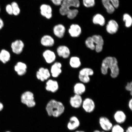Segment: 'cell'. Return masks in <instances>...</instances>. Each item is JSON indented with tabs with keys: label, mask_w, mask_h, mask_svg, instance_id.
Returning a JSON list of instances; mask_svg holds the SVG:
<instances>
[{
	"label": "cell",
	"mask_w": 132,
	"mask_h": 132,
	"mask_svg": "<svg viewBox=\"0 0 132 132\" xmlns=\"http://www.w3.org/2000/svg\"><path fill=\"white\" fill-rule=\"evenodd\" d=\"M109 70H110V76L113 78L118 77L120 73V69L118 62L116 57L112 56L105 57L102 61L101 71L104 75L108 73Z\"/></svg>",
	"instance_id": "cell-1"
},
{
	"label": "cell",
	"mask_w": 132,
	"mask_h": 132,
	"mask_svg": "<svg viewBox=\"0 0 132 132\" xmlns=\"http://www.w3.org/2000/svg\"><path fill=\"white\" fill-rule=\"evenodd\" d=\"M46 110L49 116L57 118L64 113L65 107L62 102L52 100L47 104Z\"/></svg>",
	"instance_id": "cell-2"
},
{
	"label": "cell",
	"mask_w": 132,
	"mask_h": 132,
	"mask_svg": "<svg viewBox=\"0 0 132 132\" xmlns=\"http://www.w3.org/2000/svg\"><path fill=\"white\" fill-rule=\"evenodd\" d=\"M80 6V0H63L59 12L62 16L67 15V13L71 9L70 8H78Z\"/></svg>",
	"instance_id": "cell-3"
},
{
	"label": "cell",
	"mask_w": 132,
	"mask_h": 132,
	"mask_svg": "<svg viewBox=\"0 0 132 132\" xmlns=\"http://www.w3.org/2000/svg\"><path fill=\"white\" fill-rule=\"evenodd\" d=\"M21 101L29 108H32L36 105L34 94L29 91L22 94L21 97Z\"/></svg>",
	"instance_id": "cell-4"
},
{
	"label": "cell",
	"mask_w": 132,
	"mask_h": 132,
	"mask_svg": "<svg viewBox=\"0 0 132 132\" xmlns=\"http://www.w3.org/2000/svg\"><path fill=\"white\" fill-rule=\"evenodd\" d=\"M81 106L84 111L88 113H92L95 108L94 101L92 99L89 98H86L83 100Z\"/></svg>",
	"instance_id": "cell-5"
},
{
	"label": "cell",
	"mask_w": 132,
	"mask_h": 132,
	"mask_svg": "<svg viewBox=\"0 0 132 132\" xmlns=\"http://www.w3.org/2000/svg\"><path fill=\"white\" fill-rule=\"evenodd\" d=\"M99 123L101 128L105 132L110 131L113 125L108 118L104 116L99 118Z\"/></svg>",
	"instance_id": "cell-6"
},
{
	"label": "cell",
	"mask_w": 132,
	"mask_h": 132,
	"mask_svg": "<svg viewBox=\"0 0 132 132\" xmlns=\"http://www.w3.org/2000/svg\"><path fill=\"white\" fill-rule=\"evenodd\" d=\"M95 45V50L97 53L102 52L103 49L104 40L102 36L98 35H95L92 36Z\"/></svg>",
	"instance_id": "cell-7"
},
{
	"label": "cell",
	"mask_w": 132,
	"mask_h": 132,
	"mask_svg": "<svg viewBox=\"0 0 132 132\" xmlns=\"http://www.w3.org/2000/svg\"><path fill=\"white\" fill-rule=\"evenodd\" d=\"M40 13L41 15L48 19H51L52 16V7L49 5L44 4L40 7Z\"/></svg>",
	"instance_id": "cell-8"
},
{
	"label": "cell",
	"mask_w": 132,
	"mask_h": 132,
	"mask_svg": "<svg viewBox=\"0 0 132 132\" xmlns=\"http://www.w3.org/2000/svg\"><path fill=\"white\" fill-rule=\"evenodd\" d=\"M11 47L13 53L19 54L22 52L24 47V44L22 40L17 39L12 43Z\"/></svg>",
	"instance_id": "cell-9"
},
{
	"label": "cell",
	"mask_w": 132,
	"mask_h": 132,
	"mask_svg": "<svg viewBox=\"0 0 132 132\" xmlns=\"http://www.w3.org/2000/svg\"><path fill=\"white\" fill-rule=\"evenodd\" d=\"M80 125V121L78 118L76 116H72L70 117L67 124V127L68 129L70 131H74L77 129Z\"/></svg>",
	"instance_id": "cell-10"
},
{
	"label": "cell",
	"mask_w": 132,
	"mask_h": 132,
	"mask_svg": "<svg viewBox=\"0 0 132 132\" xmlns=\"http://www.w3.org/2000/svg\"><path fill=\"white\" fill-rule=\"evenodd\" d=\"M119 26L118 23L113 19L110 20L108 21L106 26V30L110 34L116 33L118 30Z\"/></svg>",
	"instance_id": "cell-11"
},
{
	"label": "cell",
	"mask_w": 132,
	"mask_h": 132,
	"mask_svg": "<svg viewBox=\"0 0 132 132\" xmlns=\"http://www.w3.org/2000/svg\"><path fill=\"white\" fill-rule=\"evenodd\" d=\"M51 74L48 69L43 67L39 69L36 73L37 78L42 81L47 80L50 77Z\"/></svg>",
	"instance_id": "cell-12"
},
{
	"label": "cell",
	"mask_w": 132,
	"mask_h": 132,
	"mask_svg": "<svg viewBox=\"0 0 132 132\" xmlns=\"http://www.w3.org/2000/svg\"><path fill=\"white\" fill-rule=\"evenodd\" d=\"M68 32L71 37L73 38L78 37L81 34V27L78 24H72L71 25L69 29Z\"/></svg>",
	"instance_id": "cell-13"
},
{
	"label": "cell",
	"mask_w": 132,
	"mask_h": 132,
	"mask_svg": "<svg viewBox=\"0 0 132 132\" xmlns=\"http://www.w3.org/2000/svg\"><path fill=\"white\" fill-rule=\"evenodd\" d=\"M83 101L81 95H75L71 97L70 103L71 106L74 108L78 109L81 106Z\"/></svg>",
	"instance_id": "cell-14"
},
{
	"label": "cell",
	"mask_w": 132,
	"mask_h": 132,
	"mask_svg": "<svg viewBox=\"0 0 132 132\" xmlns=\"http://www.w3.org/2000/svg\"><path fill=\"white\" fill-rule=\"evenodd\" d=\"M57 53L59 57L64 59H67L70 56V51L67 46L65 45L59 46L57 49Z\"/></svg>",
	"instance_id": "cell-15"
},
{
	"label": "cell",
	"mask_w": 132,
	"mask_h": 132,
	"mask_svg": "<svg viewBox=\"0 0 132 132\" xmlns=\"http://www.w3.org/2000/svg\"><path fill=\"white\" fill-rule=\"evenodd\" d=\"M66 29L65 26L62 24L56 25L53 28L54 34L56 37L62 38L65 35Z\"/></svg>",
	"instance_id": "cell-16"
},
{
	"label": "cell",
	"mask_w": 132,
	"mask_h": 132,
	"mask_svg": "<svg viewBox=\"0 0 132 132\" xmlns=\"http://www.w3.org/2000/svg\"><path fill=\"white\" fill-rule=\"evenodd\" d=\"M113 118L116 123L120 125L125 122L127 116L124 112L122 110H118L115 112Z\"/></svg>",
	"instance_id": "cell-17"
},
{
	"label": "cell",
	"mask_w": 132,
	"mask_h": 132,
	"mask_svg": "<svg viewBox=\"0 0 132 132\" xmlns=\"http://www.w3.org/2000/svg\"><path fill=\"white\" fill-rule=\"evenodd\" d=\"M62 64L59 62H56L53 65L51 69L53 77L56 78L59 76L62 72Z\"/></svg>",
	"instance_id": "cell-18"
},
{
	"label": "cell",
	"mask_w": 132,
	"mask_h": 132,
	"mask_svg": "<svg viewBox=\"0 0 132 132\" xmlns=\"http://www.w3.org/2000/svg\"><path fill=\"white\" fill-rule=\"evenodd\" d=\"M43 56L46 62L49 64L54 62L56 58L55 53L53 51L50 50L44 51L43 54Z\"/></svg>",
	"instance_id": "cell-19"
},
{
	"label": "cell",
	"mask_w": 132,
	"mask_h": 132,
	"mask_svg": "<svg viewBox=\"0 0 132 132\" xmlns=\"http://www.w3.org/2000/svg\"><path fill=\"white\" fill-rule=\"evenodd\" d=\"M45 88L48 91L54 93L59 89L58 83L56 81L49 80L46 82Z\"/></svg>",
	"instance_id": "cell-20"
},
{
	"label": "cell",
	"mask_w": 132,
	"mask_h": 132,
	"mask_svg": "<svg viewBox=\"0 0 132 132\" xmlns=\"http://www.w3.org/2000/svg\"><path fill=\"white\" fill-rule=\"evenodd\" d=\"M54 39L52 36L46 35L41 38L40 43L43 46L46 47H51L54 44Z\"/></svg>",
	"instance_id": "cell-21"
},
{
	"label": "cell",
	"mask_w": 132,
	"mask_h": 132,
	"mask_svg": "<svg viewBox=\"0 0 132 132\" xmlns=\"http://www.w3.org/2000/svg\"><path fill=\"white\" fill-rule=\"evenodd\" d=\"M14 69L18 75L22 76L27 72V66L24 63L19 62L15 66Z\"/></svg>",
	"instance_id": "cell-22"
},
{
	"label": "cell",
	"mask_w": 132,
	"mask_h": 132,
	"mask_svg": "<svg viewBox=\"0 0 132 132\" xmlns=\"http://www.w3.org/2000/svg\"><path fill=\"white\" fill-rule=\"evenodd\" d=\"M73 90L75 94L81 95L86 90V87L82 82H77L74 86Z\"/></svg>",
	"instance_id": "cell-23"
},
{
	"label": "cell",
	"mask_w": 132,
	"mask_h": 132,
	"mask_svg": "<svg viewBox=\"0 0 132 132\" xmlns=\"http://www.w3.org/2000/svg\"><path fill=\"white\" fill-rule=\"evenodd\" d=\"M92 22L95 24H98L103 26L105 25V18L100 14H97L93 16Z\"/></svg>",
	"instance_id": "cell-24"
},
{
	"label": "cell",
	"mask_w": 132,
	"mask_h": 132,
	"mask_svg": "<svg viewBox=\"0 0 132 132\" xmlns=\"http://www.w3.org/2000/svg\"><path fill=\"white\" fill-rule=\"evenodd\" d=\"M102 2L108 14H111L114 12L115 9L110 0H102Z\"/></svg>",
	"instance_id": "cell-25"
},
{
	"label": "cell",
	"mask_w": 132,
	"mask_h": 132,
	"mask_svg": "<svg viewBox=\"0 0 132 132\" xmlns=\"http://www.w3.org/2000/svg\"><path fill=\"white\" fill-rule=\"evenodd\" d=\"M11 58L10 52L5 49H3L0 52V61L4 64L6 63Z\"/></svg>",
	"instance_id": "cell-26"
},
{
	"label": "cell",
	"mask_w": 132,
	"mask_h": 132,
	"mask_svg": "<svg viewBox=\"0 0 132 132\" xmlns=\"http://www.w3.org/2000/svg\"><path fill=\"white\" fill-rule=\"evenodd\" d=\"M70 65L72 68H79L81 65L80 58L77 56H72L71 57L70 60Z\"/></svg>",
	"instance_id": "cell-27"
},
{
	"label": "cell",
	"mask_w": 132,
	"mask_h": 132,
	"mask_svg": "<svg viewBox=\"0 0 132 132\" xmlns=\"http://www.w3.org/2000/svg\"><path fill=\"white\" fill-rule=\"evenodd\" d=\"M94 71L92 69L89 68H84L81 70L79 72V75L85 77H90L93 76Z\"/></svg>",
	"instance_id": "cell-28"
},
{
	"label": "cell",
	"mask_w": 132,
	"mask_h": 132,
	"mask_svg": "<svg viewBox=\"0 0 132 132\" xmlns=\"http://www.w3.org/2000/svg\"><path fill=\"white\" fill-rule=\"evenodd\" d=\"M123 20L125 23V27L128 28L131 27L132 25V18L128 13H125L123 15Z\"/></svg>",
	"instance_id": "cell-29"
},
{
	"label": "cell",
	"mask_w": 132,
	"mask_h": 132,
	"mask_svg": "<svg viewBox=\"0 0 132 132\" xmlns=\"http://www.w3.org/2000/svg\"><path fill=\"white\" fill-rule=\"evenodd\" d=\"M85 44L86 47L91 50H95V45L92 37L87 38L85 41Z\"/></svg>",
	"instance_id": "cell-30"
},
{
	"label": "cell",
	"mask_w": 132,
	"mask_h": 132,
	"mask_svg": "<svg viewBox=\"0 0 132 132\" xmlns=\"http://www.w3.org/2000/svg\"><path fill=\"white\" fill-rule=\"evenodd\" d=\"M12 8L13 15L14 16H18L20 13L21 10L19 5L16 2H13L11 4Z\"/></svg>",
	"instance_id": "cell-31"
},
{
	"label": "cell",
	"mask_w": 132,
	"mask_h": 132,
	"mask_svg": "<svg viewBox=\"0 0 132 132\" xmlns=\"http://www.w3.org/2000/svg\"><path fill=\"white\" fill-rule=\"evenodd\" d=\"M79 13L78 10L76 9H71L67 15V17L70 19H73L76 17Z\"/></svg>",
	"instance_id": "cell-32"
},
{
	"label": "cell",
	"mask_w": 132,
	"mask_h": 132,
	"mask_svg": "<svg viewBox=\"0 0 132 132\" xmlns=\"http://www.w3.org/2000/svg\"><path fill=\"white\" fill-rule=\"evenodd\" d=\"M84 6L87 8L93 7L95 4V0H82Z\"/></svg>",
	"instance_id": "cell-33"
},
{
	"label": "cell",
	"mask_w": 132,
	"mask_h": 132,
	"mask_svg": "<svg viewBox=\"0 0 132 132\" xmlns=\"http://www.w3.org/2000/svg\"><path fill=\"white\" fill-rule=\"evenodd\" d=\"M110 131L111 132H125L123 127L118 124L113 125Z\"/></svg>",
	"instance_id": "cell-34"
},
{
	"label": "cell",
	"mask_w": 132,
	"mask_h": 132,
	"mask_svg": "<svg viewBox=\"0 0 132 132\" xmlns=\"http://www.w3.org/2000/svg\"><path fill=\"white\" fill-rule=\"evenodd\" d=\"M125 89L130 92V94L132 95V82H128L125 87Z\"/></svg>",
	"instance_id": "cell-35"
},
{
	"label": "cell",
	"mask_w": 132,
	"mask_h": 132,
	"mask_svg": "<svg viewBox=\"0 0 132 132\" xmlns=\"http://www.w3.org/2000/svg\"><path fill=\"white\" fill-rule=\"evenodd\" d=\"M112 5L115 9H117L119 6V0H110Z\"/></svg>",
	"instance_id": "cell-36"
},
{
	"label": "cell",
	"mask_w": 132,
	"mask_h": 132,
	"mask_svg": "<svg viewBox=\"0 0 132 132\" xmlns=\"http://www.w3.org/2000/svg\"><path fill=\"white\" fill-rule=\"evenodd\" d=\"M6 12L8 14L10 15H13V10L11 5L8 4L6 5Z\"/></svg>",
	"instance_id": "cell-37"
},
{
	"label": "cell",
	"mask_w": 132,
	"mask_h": 132,
	"mask_svg": "<svg viewBox=\"0 0 132 132\" xmlns=\"http://www.w3.org/2000/svg\"><path fill=\"white\" fill-rule=\"evenodd\" d=\"M56 6H61L63 0H50Z\"/></svg>",
	"instance_id": "cell-38"
},
{
	"label": "cell",
	"mask_w": 132,
	"mask_h": 132,
	"mask_svg": "<svg viewBox=\"0 0 132 132\" xmlns=\"http://www.w3.org/2000/svg\"><path fill=\"white\" fill-rule=\"evenodd\" d=\"M128 106L129 108L131 110H132V99L131 98L128 102Z\"/></svg>",
	"instance_id": "cell-39"
},
{
	"label": "cell",
	"mask_w": 132,
	"mask_h": 132,
	"mask_svg": "<svg viewBox=\"0 0 132 132\" xmlns=\"http://www.w3.org/2000/svg\"><path fill=\"white\" fill-rule=\"evenodd\" d=\"M4 22L3 20L0 18V30L2 29L4 26Z\"/></svg>",
	"instance_id": "cell-40"
},
{
	"label": "cell",
	"mask_w": 132,
	"mask_h": 132,
	"mask_svg": "<svg viewBox=\"0 0 132 132\" xmlns=\"http://www.w3.org/2000/svg\"><path fill=\"white\" fill-rule=\"evenodd\" d=\"M125 132H132V127L131 126L128 127Z\"/></svg>",
	"instance_id": "cell-41"
},
{
	"label": "cell",
	"mask_w": 132,
	"mask_h": 132,
	"mask_svg": "<svg viewBox=\"0 0 132 132\" xmlns=\"http://www.w3.org/2000/svg\"><path fill=\"white\" fill-rule=\"evenodd\" d=\"M4 108V106L3 104L0 102V112L2 111Z\"/></svg>",
	"instance_id": "cell-42"
},
{
	"label": "cell",
	"mask_w": 132,
	"mask_h": 132,
	"mask_svg": "<svg viewBox=\"0 0 132 132\" xmlns=\"http://www.w3.org/2000/svg\"><path fill=\"white\" fill-rule=\"evenodd\" d=\"M93 132H105L104 131H100L98 130H95Z\"/></svg>",
	"instance_id": "cell-43"
},
{
	"label": "cell",
	"mask_w": 132,
	"mask_h": 132,
	"mask_svg": "<svg viewBox=\"0 0 132 132\" xmlns=\"http://www.w3.org/2000/svg\"><path fill=\"white\" fill-rule=\"evenodd\" d=\"M74 132H85L83 131H81V130H77Z\"/></svg>",
	"instance_id": "cell-44"
},
{
	"label": "cell",
	"mask_w": 132,
	"mask_h": 132,
	"mask_svg": "<svg viewBox=\"0 0 132 132\" xmlns=\"http://www.w3.org/2000/svg\"><path fill=\"white\" fill-rule=\"evenodd\" d=\"M5 132H11L10 131H6Z\"/></svg>",
	"instance_id": "cell-45"
},
{
	"label": "cell",
	"mask_w": 132,
	"mask_h": 132,
	"mask_svg": "<svg viewBox=\"0 0 132 132\" xmlns=\"http://www.w3.org/2000/svg\"><path fill=\"white\" fill-rule=\"evenodd\" d=\"M0 11H1V8H0Z\"/></svg>",
	"instance_id": "cell-46"
}]
</instances>
